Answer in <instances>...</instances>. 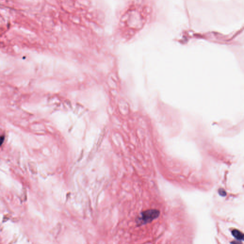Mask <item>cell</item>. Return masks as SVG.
Segmentation results:
<instances>
[{"mask_svg":"<svg viewBox=\"0 0 244 244\" xmlns=\"http://www.w3.org/2000/svg\"><path fill=\"white\" fill-rule=\"evenodd\" d=\"M219 194H220V196H222V197H225L226 194H227L226 191L222 189V188H221V189H219Z\"/></svg>","mask_w":244,"mask_h":244,"instance_id":"3","label":"cell"},{"mask_svg":"<svg viewBox=\"0 0 244 244\" xmlns=\"http://www.w3.org/2000/svg\"><path fill=\"white\" fill-rule=\"evenodd\" d=\"M4 136H1L0 137V146H1L4 143Z\"/></svg>","mask_w":244,"mask_h":244,"instance_id":"4","label":"cell"},{"mask_svg":"<svg viewBox=\"0 0 244 244\" xmlns=\"http://www.w3.org/2000/svg\"><path fill=\"white\" fill-rule=\"evenodd\" d=\"M232 234L235 238L237 241H243L244 239V236L241 232L237 229H234L232 231Z\"/></svg>","mask_w":244,"mask_h":244,"instance_id":"2","label":"cell"},{"mask_svg":"<svg viewBox=\"0 0 244 244\" xmlns=\"http://www.w3.org/2000/svg\"><path fill=\"white\" fill-rule=\"evenodd\" d=\"M160 216V212L157 209H151L141 213L136 219L138 225H143L151 222Z\"/></svg>","mask_w":244,"mask_h":244,"instance_id":"1","label":"cell"}]
</instances>
